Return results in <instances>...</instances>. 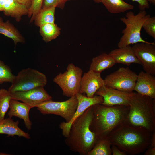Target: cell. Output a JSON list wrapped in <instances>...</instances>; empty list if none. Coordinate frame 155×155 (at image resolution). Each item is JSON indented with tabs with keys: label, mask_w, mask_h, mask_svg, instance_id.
<instances>
[{
	"label": "cell",
	"mask_w": 155,
	"mask_h": 155,
	"mask_svg": "<svg viewBox=\"0 0 155 155\" xmlns=\"http://www.w3.org/2000/svg\"><path fill=\"white\" fill-rule=\"evenodd\" d=\"M152 133L127 121L116 128L107 138L111 145L117 146L127 155H135L144 152L149 147Z\"/></svg>",
	"instance_id": "cell-1"
},
{
	"label": "cell",
	"mask_w": 155,
	"mask_h": 155,
	"mask_svg": "<svg viewBox=\"0 0 155 155\" xmlns=\"http://www.w3.org/2000/svg\"><path fill=\"white\" fill-rule=\"evenodd\" d=\"M92 108L93 117L90 128L97 140L107 138L116 128L127 121L129 106L97 104L92 106Z\"/></svg>",
	"instance_id": "cell-2"
},
{
	"label": "cell",
	"mask_w": 155,
	"mask_h": 155,
	"mask_svg": "<svg viewBox=\"0 0 155 155\" xmlns=\"http://www.w3.org/2000/svg\"><path fill=\"white\" fill-rule=\"evenodd\" d=\"M93 117L92 106L73 122L65 143L74 152L87 155L94 146L96 139L90 126Z\"/></svg>",
	"instance_id": "cell-3"
},
{
	"label": "cell",
	"mask_w": 155,
	"mask_h": 155,
	"mask_svg": "<svg viewBox=\"0 0 155 155\" xmlns=\"http://www.w3.org/2000/svg\"><path fill=\"white\" fill-rule=\"evenodd\" d=\"M127 121L152 133L155 130V99L134 92L129 103Z\"/></svg>",
	"instance_id": "cell-4"
},
{
	"label": "cell",
	"mask_w": 155,
	"mask_h": 155,
	"mask_svg": "<svg viewBox=\"0 0 155 155\" xmlns=\"http://www.w3.org/2000/svg\"><path fill=\"white\" fill-rule=\"evenodd\" d=\"M150 17L145 10H140L136 15L129 11L126 13L125 17L121 18L120 20L125 24L126 27L122 31L123 35L118 44V48L139 42H150L143 40L141 35L143 24Z\"/></svg>",
	"instance_id": "cell-5"
},
{
	"label": "cell",
	"mask_w": 155,
	"mask_h": 155,
	"mask_svg": "<svg viewBox=\"0 0 155 155\" xmlns=\"http://www.w3.org/2000/svg\"><path fill=\"white\" fill-rule=\"evenodd\" d=\"M47 78L44 73L35 69L28 68L20 71L11 83L8 90L10 92L24 91L36 87H44Z\"/></svg>",
	"instance_id": "cell-6"
},
{
	"label": "cell",
	"mask_w": 155,
	"mask_h": 155,
	"mask_svg": "<svg viewBox=\"0 0 155 155\" xmlns=\"http://www.w3.org/2000/svg\"><path fill=\"white\" fill-rule=\"evenodd\" d=\"M82 73L81 68L70 63L66 70L56 76L53 81L61 88L63 95L70 98L79 93Z\"/></svg>",
	"instance_id": "cell-7"
},
{
	"label": "cell",
	"mask_w": 155,
	"mask_h": 155,
	"mask_svg": "<svg viewBox=\"0 0 155 155\" xmlns=\"http://www.w3.org/2000/svg\"><path fill=\"white\" fill-rule=\"evenodd\" d=\"M78 99L75 95L62 102L52 100L43 102L37 106V109L42 114H54L61 116L68 123L71 119L77 108Z\"/></svg>",
	"instance_id": "cell-8"
},
{
	"label": "cell",
	"mask_w": 155,
	"mask_h": 155,
	"mask_svg": "<svg viewBox=\"0 0 155 155\" xmlns=\"http://www.w3.org/2000/svg\"><path fill=\"white\" fill-rule=\"evenodd\" d=\"M137 75L128 67H121L107 75L105 85L121 91L131 92L134 90Z\"/></svg>",
	"instance_id": "cell-9"
},
{
	"label": "cell",
	"mask_w": 155,
	"mask_h": 155,
	"mask_svg": "<svg viewBox=\"0 0 155 155\" xmlns=\"http://www.w3.org/2000/svg\"><path fill=\"white\" fill-rule=\"evenodd\" d=\"M145 72L155 75V43L139 42L132 47Z\"/></svg>",
	"instance_id": "cell-10"
},
{
	"label": "cell",
	"mask_w": 155,
	"mask_h": 155,
	"mask_svg": "<svg viewBox=\"0 0 155 155\" xmlns=\"http://www.w3.org/2000/svg\"><path fill=\"white\" fill-rule=\"evenodd\" d=\"M75 96L78 99V104L73 116L68 122H63L59 125V127L62 130V134L65 137L68 136L71 125L77 118L89 107L95 104H101L103 101V97L100 96L95 95L93 97H89L79 93Z\"/></svg>",
	"instance_id": "cell-11"
},
{
	"label": "cell",
	"mask_w": 155,
	"mask_h": 155,
	"mask_svg": "<svg viewBox=\"0 0 155 155\" xmlns=\"http://www.w3.org/2000/svg\"><path fill=\"white\" fill-rule=\"evenodd\" d=\"M10 93L12 99L21 101L29 105L32 108L36 107L43 102L52 99V96L48 94L43 87Z\"/></svg>",
	"instance_id": "cell-12"
},
{
	"label": "cell",
	"mask_w": 155,
	"mask_h": 155,
	"mask_svg": "<svg viewBox=\"0 0 155 155\" xmlns=\"http://www.w3.org/2000/svg\"><path fill=\"white\" fill-rule=\"evenodd\" d=\"M134 92L121 91L104 85L97 91L95 95L100 96L103 97V101L101 104L103 105L129 106L130 100Z\"/></svg>",
	"instance_id": "cell-13"
},
{
	"label": "cell",
	"mask_w": 155,
	"mask_h": 155,
	"mask_svg": "<svg viewBox=\"0 0 155 155\" xmlns=\"http://www.w3.org/2000/svg\"><path fill=\"white\" fill-rule=\"evenodd\" d=\"M104 85V80L102 78L101 73L89 70L82 77L79 93L92 97L100 88Z\"/></svg>",
	"instance_id": "cell-14"
},
{
	"label": "cell",
	"mask_w": 155,
	"mask_h": 155,
	"mask_svg": "<svg viewBox=\"0 0 155 155\" xmlns=\"http://www.w3.org/2000/svg\"><path fill=\"white\" fill-rule=\"evenodd\" d=\"M134 90L155 99V77L143 71L137 75Z\"/></svg>",
	"instance_id": "cell-15"
},
{
	"label": "cell",
	"mask_w": 155,
	"mask_h": 155,
	"mask_svg": "<svg viewBox=\"0 0 155 155\" xmlns=\"http://www.w3.org/2000/svg\"><path fill=\"white\" fill-rule=\"evenodd\" d=\"M32 108L25 103L12 99L10 103L8 115L11 118L16 117L22 119L26 127L28 130H30L32 128V123L29 118V113Z\"/></svg>",
	"instance_id": "cell-16"
},
{
	"label": "cell",
	"mask_w": 155,
	"mask_h": 155,
	"mask_svg": "<svg viewBox=\"0 0 155 155\" xmlns=\"http://www.w3.org/2000/svg\"><path fill=\"white\" fill-rule=\"evenodd\" d=\"M19 22L23 16L27 15L28 9L16 0H0V12Z\"/></svg>",
	"instance_id": "cell-17"
},
{
	"label": "cell",
	"mask_w": 155,
	"mask_h": 155,
	"mask_svg": "<svg viewBox=\"0 0 155 155\" xmlns=\"http://www.w3.org/2000/svg\"><path fill=\"white\" fill-rule=\"evenodd\" d=\"M116 63L130 65L132 63L142 65L130 45L112 50L108 54Z\"/></svg>",
	"instance_id": "cell-18"
},
{
	"label": "cell",
	"mask_w": 155,
	"mask_h": 155,
	"mask_svg": "<svg viewBox=\"0 0 155 155\" xmlns=\"http://www.w3.org/2000/svg\"><path fill=\"white\" fill-rule=\"evenodd\" d=\"M18 121H14L11 118H4L0 121V134H6L8 136H18L26 139L30 138V135L19 127Z\"/></svg>",
	"instance_id": "cell-19"
},
{
	"label": "cell",
	"mask_w": 155,
	"mask_h": 155,
	"mask_svg": "<svg viewBox=\"0 0 155 155\" xmlns=\"http://www.w3.org/2000/svg\"><path fill=\"white\" fill-rule=\"evenodd\" d=\"M115 63L109 54L103 53L92 59L89 70L101 73L105 69L112 67Z\"/></svg>",
	"instance_id": "cell-20"
},
{
	"label": "cell",
	"mask_w": 155,
	"mask_h": 155,
	"mask_svg": "<svg viewBox=\"0 0 155 155\" xmlns=\"http://www.w3.org/2000/svg\"><path fill=\"white\" fill-rule=\"evenodd\" d=\"M0 34L11 38L16 46L18 43H24L25 40L17 29L9 21L4 22L0 16Z\"/></svg>",
	"instance_id": "cell-21"
},
{
	"label": "cell",
	"mask_w": 155,
	"mask_h": 155,
	"mask_svg": "<svg viewBox=\"0 0 155 155\" xmlns=\"http://www.w3.org/2000/svg\"><path fill=\"white\" fill-rule=\"evenodd\" d=\"M101 3L110 13L117 14L134 9V6L123 0H102Z\"/></svg>",
	"instance_id": "cell-22"
},
{
	"label": "cell",
	"mask_w": 155,
	"mask_h": 155,
	"mask_svg": "<svg viewBox=\"0 0 155 155\" xmlns=\"http://www.w3.org/2000/svg\"><path fill=\"white\" fill-rule=\"evenodd\" d=\"M55 8L53 6L42 7L34 17L35 24L40 27L45 24L55 23Z\"/></svg>",
	"instance_id": "cell-23"
},
{
	"label": "cell",
	"mask_w": 155,
	"mask_h": 155,
	"mask_svg": "<svg viewBox=\"0 0 155 155\" xmlns=\"http://www.w3.org/2000/svg\"><path fill=\"white\" fill-rule=\"evenodd\" d=\"M39 27L40 34L46 42L56 39L60 34L61 28L55 23L45 24Z\"/></svg>",
	"instance_id": "cell-24"
},
{
	"label": "cell",
	"mask_w": 155,
	"mask_h": 155,
	"mask_svg": "<svg viewBox=\"0 0 155 155\" xmlns=\"http://www.w3.org/2000/svg\"><path fill=\"white\" fill-rule=\"evenodd\" d=\"M111 146L108 138L97 139L94 146L87 155H111Z\"/></svg>",
	"instance_id": "cell-25"
},
{
	"label": "cell",
	"mask_w": 155,
	"mask_h": 155,
	"mask_svg": "<svg viewBox=\"0 0 155 155\" xmlns=\"http://www.w3.org/2000/svg\"><path fill=\"white\" fill-rule=\"evenodd\" d=\"M11 97L8 90L0 89V121L5 118L9 107Z\"/></svg>",
	"instance_id": "cell-26"
},
{
	"label": "cell",
	"mask_w": 155,
	"mask_h": 155,
	"mask_svg": "<svg viewBox=\"0 0 155 155\" xmlns=\"http://www.w3.org/2000/svg\"><path fill=\"white\" fill-rule=\"evenodd\" d=\"M15 76L10 68L0 60V84L4 82L11 83Z\"/></svg>",
	"instance_id": "cell-27"
},
{
	"label": "cell",
	"mask_w": 155,
	"mask_h": 155,
	"mask_svg": "<svg viewBox=\"0 0 155 155\" xmlns=\"http://www.w3.org/2000/svg\"><path fill=\"white\" fill-rule=\"evenodd\" d=\"M44 0H32L31 6L28 9V16L30 18V22H32L34 17L42 8Z\"/></svg>",
	"instance_id": "cell-28"
},
{
	"label": "cell",
	"mask_w": 155,
	"mask_h": 155,
	"mask_svg": "<svg viewBox=\"0 0 155 155\" xmlns=\"http://www.w3.org/2000/svg\"><path fill=\"white\" fill-rule=\"evenodd\" d=\"M142 27L150 36L155 39V17H150L144 22Z\"/></svg>",
	"instance_id": "cell-29"
},
{
	"label": "cell",
	"mask_w": 155,
	"mask_h": 155,
	"mask_svg": "<svg viewBox=\"0 0 155 155\" xmlns=\"http://www.w3.org/2000/svg\"><path fill=\"white\" fill-rule=\"evenodd\" d=\"M71 0H44L42 7H54L63 9L66 3Z\"/></svg>",
	"instance_id": "cell-30"
},
{
	"label": "cell",
	"mask_w": 155,
	"mask_h": 155,
	"mask_svg": "<svg viewBox=\"0 0 155 155\" xmlns=\"http://www.w3.org/2000/svg\"><path fill=\"white\" fill-rule=\"evenodd\" d=\"M133 1L137 2L140 10H145L150 8L149 2L148 0H132Z\"/></svg>",
	"instance_id": "cell-31"
},
{
	"label": "cell",
	"mask_w": 155,
	"mask_h": 155,
	"mask_svg": "<svg viewBox=\"0 0 155 155\" xmlns=\"http://www.w3.org/2000/svg\"><path fill=\"white\" fill-rule=\"evenodd\" d=\"M111 150L113 155H126L127 154L115 145H111Z\"/></svg>",
	"instance_id": "cell-32"
},
{
	"label": "cell",
	"mask_w": 155,
	"mask_h": 155,
	"mask_svg": "<svg viewBox=\"0 0 155 155\" xmlns=\"http://www.w3.org/2000/svg\"><path fill=\"white\" fill-rule=\"evenodd\" d=\"M19 3L26 6L28 9L30 7L32 0H16Z\"/></svg>",
	"instance_id": "cell-33"
},
{
	"label": "cell",
	"mask_w": 155,
	"mask_h": 155,
	"mask_svg": "<svg viewBox=\"0 0 155 155\" xmlns=\"http://www.w3.org/2000/svg\"><path fill=\"white\" fill-rule=\"evenodd\" d=\"M144 155H155V148L148 147L144 152Z\"/></svg>",
	"instance_id": "cell-34"
},
{
	"label": "cell",
	"mask_w": 155,
	"mask_h": 155,
	"mask_svg": "<svg viewBox=\"0 0 155 155\" xmlns=\"http://www.w3.org/2000/svg\"><path fill=\"white\" fill-rule=\"evenodd\" d=\"M148 1L150 3L152 4L153 5H155V0H148Z\"/></svg>",
	"instance_id": "cell-35"
},
{
	"label": "cell",
	"mask_w": 155,
	"mask_h": 155,
	"mask_svg": "<svg viewBox=\"0 0 155 155\" xmlns=\"http://www.w3.org/2000/svg\"><path fill=\"white\" fill-rule=\"evenodd\" d=\"M95 3H101L102 0H93Z\"/></svg>",
	"instance_id": "cell-36"
}]
</instances>
